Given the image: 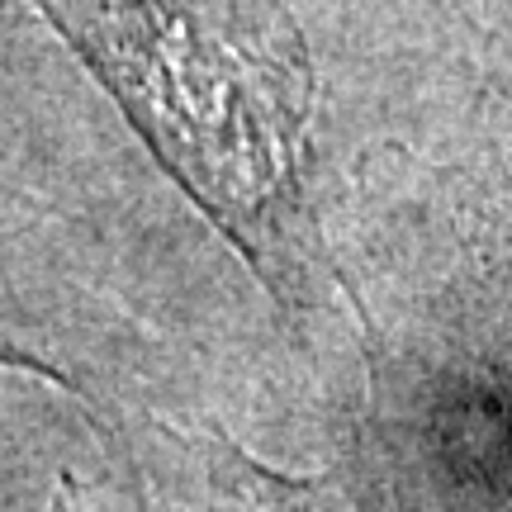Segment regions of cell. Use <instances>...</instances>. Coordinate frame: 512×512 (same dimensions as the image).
<instances>
[{
	"label": "cell",
	"mask_w": 512,
	"mask_h": 512,
	"mask_svg": "<svg viewBox=\"0 0 512 512\" xmlns=\"http://www.w3.org/2000/svg\"><path fill=\"white\" fill-rule=\"evenodd\" d=\"M72 43L233 233L266 223L309 119V62L271 0H67Z\"/></svg>",
	"instance_id": "6da1fadb"
}]
</instances>
